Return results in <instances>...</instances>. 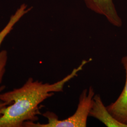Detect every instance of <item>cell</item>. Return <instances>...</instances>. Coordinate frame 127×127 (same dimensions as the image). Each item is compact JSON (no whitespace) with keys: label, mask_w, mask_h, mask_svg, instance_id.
<instances>
[{"label":"cell","mask_w":127,"mask_h":127,"mask_svg":"<svg viewBox=\"0 0 127 127\" xmlns=\"http://www.w3.org/2000/svg\"><path fill=\"white\" fill-rule=\"evenodd\" d=\"M30 10V8H27V6L23 4L21 5L19 9H17L15 14L11 16L9 22L0 32V46L2 41L4 40L5 38L13 29L15 25L18 22L24 15L27 13Z\"/></svg>","instance_id":"obj_6"},{"label":"cell","mask_w":127,"mask_h":127,"mask_svg":"<svg viewBox=\"0 0 127 127\" xmlns=\"http://www.w3.org/2000/svg\"><path fill=\"white\" fill-rule=\"evenodd\" d=\"M5 88V86H2L0 87V93L2 91H3L4 90ZM6 106H7V104H6L4 102L0 101V116L1 115V110Z\"/></svg>","instance_id":"obj_8"},{"label":"cell","mask_w":127,"mask_h":127,"mask_svg":"<svg viewBox=\"0 0 127 127\" xmlns=\"http://www.w3.org/2000/svg\"><path fill=\"white\" fill-rule=\"evenodd\" d=\"M121 62L126 72L125 86L117 100L106 106V108L119 122L127 124V56L123 57Z\"/></svg>","instance_id":"obj_5"},{"label":"cell","mask_w":127,"mask_h":127,"mask_svg":"<svg viewBox=\"0 0 127 127\" xmlns=\"http://www.w3.org/2000/svg\"><path fill=\"white\" fill-rule=\"evenodd\" d=\"M89 116L98 120L107 127H127V124L119 122L109 113L98 94L94 95L93 98Z\"/></svg>","instance_id":"obj_4"},{"label":"cell","mask_w":127,"mask_h":127,"mask_svg":"<svg viewBox=\"0 0 127 127\" xmlns=\"http://www.w3.org/2000/svg\"><path fill=\"white\" fill-rule=\"evenodd\" d=\"M8 60V53L6 50L0 51V84H1L6 71V65Z\"/></svg>","instance_id":"obj_7"},{"label":"cell","mask_w":127,"mask_h":127,"mask_svg":"<svg viewBox=\"0 0 127 127\" xmlns=\"http://www.w3.org/2000/svg\"><path fill=\"white\" fill-rule=\"evenodd\" d=\"M91 60H83L67 76L54 83H44L29 78L23 86L0 94V100L7 105L1 111L0 127H23L26 122L37 121L40 104L54 92L63 91L65 84L77 76Z\"/></svg>","instance_id":"obj_1"},{"label":"cell","mask_w":127,"mask_h":127,"mask_svg":"<svg viewBox=\"0 0 127 127\" xmlns=\"http://www.w3.org/2000/svg\"><path fill=\"white\" fill-rule=\"evenodd\" d=\"M95 95L93 88L91 86L85 89L81 94L77 109L71 116L63 120H59L53 113L49 111L43 114L47 118L45 124L27 121L23 123V127H85L88 117L92 107L93 98Z\"/></svg>","instance_id":"obj_2"},{"label":"cell","mask_w":127,"mask_h":127,"mask_svg":"<svg viewBox=\"0 0 127 127\" xmlns=\"http://www.w3.org/2000/svg\"><path fill=\"white\" fill-rule=\"evenodd\" d=\"M87 8L96 13L104 16L109 23L121 27L123 21L114 4L113 0H83Z\"/></svg>","instance_id":"obj_3"}]
</instances>
